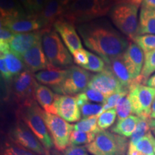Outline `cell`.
<instances>
[{"instance_id":"33","label":"cell","mask_w":155,"mask_h":155,"mask_svg":"<svg viewBox=\"0 0 155 155\" xmlns=\"http://www.w3.org/2000/svg\"><path fill=\"white\" fill-rule=\"evenodd\" d=\"M154 137L150 131L137 143L136 149L143 155L154 154Z\"/></svg>"},{"instance_id":"11","label":"cell","mask_w":155,"mask_h":155,"mask_svg":"<svg viewBox=\"0 0 155 155\" xmlns=\"http://www.w3.org/2000/svg\"><path fill=\"white\" fill-rule=\"evenodd\" d=\"M37 80L31 71L25 70L12 80L11 92L19 105L35 99V88Z\"/></svg>"},{"instance_id":"18","label":"cell","mask_w":155,"mask_h":155,"mask_svg":"<svg viewBox=\"0 0 155 155\" xmlns=\"http://www.w3.org/2000/svg\"><path fill=\"white\" fill-rule=\"evenodd\" d=\"M1 26L7 27L15 34L30 33L45 30L43 22L40 19L38 14L27 15Z\"/></svg>"},{"instance_id":"38","label":"cell","mask_w":155,"mask_h":155,"mask_svg":"<svg viewBox=\"0 0 155 155\" xmlns=\"http://www.w3.org/2000/svg\"><path fill=\"white\" fill-rule=\"evenodd\" d=\"M15 35V33L5 26H1L0 29V51L5 54L9 51V42Z\"/></svg>"},{"instance_id":"32","label":"cell","mask_w":155,"mask_h":155,"mask_svg":"<svg viewBox=\"0 0 155 155\" xmlns=\"http://www.w3.org/2000/svg\"><path fill=\"white\" fill-rule=\"evenodd\" d=\"M150 120L143 119L139 118V122L137 124V127L134 132L130 137V141H129V144L135 145L137 143L142 139L145 135L147 134L150 132Z\"/></svg>"},{"instance_id":"8","label":"cell","mask_w":155,"mask_h":155,"mask_svg":"<svg viewBox=\"0 0 155 155\" xmlns=\"http://www.w3.org/2000/svg\"><path fill=\"white\" fill-rule=\"evenodd\" d=\"M44 119L55 149L59 152H64L70 145L73 125L58 115L47 113L45 111Z\"/></svg>"},{"instance_id":"31","label":"cell","mask_w":155,"mask_h":155,"mask_svg":"<svg viewBox=\"0 0 155 155\" xmlns=\"http://www.w3.org/2000/svg\"><path fill=\"white\" fill-rule=\"evenodd\" d=\"M155 73V50L144 54V63L141 76L145 83Z\"/></svg>"},{"instance_id":"14","label":"cell","mask_w":155,"mask_h":155,"mask_svg":"<svg viewBox=\"0 0 155 155\" xmlns=\"http://www.w3.org/2000/svg\"><path fill=\"white\" fill-rule=\"evenodd\" d=\"M123 59L132 80L140 77L144 66V53L138 45L134 42H129L123 54Z\"/></svg>"},{"instance_id":"30","label":"cell","mask_w":155,"mask_h":155,"mask_svg":"<svg viewBox=\"0 0 155 155\" xmlns=\"http://www.w3.org/2000/svg\"><path fill=\"white\" fill-rule=\"evenodd\" d=\"M96 135V133L93 132L73 131L70 138L69 146H82L89 144L94 140Z\"/></svg>"},{"instance_id":"47","label":"cell","mask_w":155,"mask_h":155,"mask_svg":"<svg viewBox=\"0 0 155 155\" xmlns=\"http://www.w3.org/2000/svg\"><path fill=\"white\" fill-rule=\"evenodd\" d=\"M141 7H152L155 8V0H143Z\"/></svg>"},{"instance_id":"53","label":"cell","mask_w":155,"mask_h":155,"mask_svg":"<svg viewBox=\"0 0 155 155\" xmlns=\"http://www.w3.org/2000/svg\"><path fill=\"white\" fill-rule=\"evenodd\" d=\"M153 132H154V134L155 136V129H153Z\"/></svg>"},{"instance_id":"16","label":"cell","mask_w":155,"mask_h":155,"mask_svg":"<svg viewBox=\"0 0 155 155\" xmlns=\"http://www.w3.org/2000/svg\"><path fill=\"white\" fill-rule=\"evenodd\" d=\"M22 61L27 70L32 73L51 68L42 45V40L31 48L22 56Z\"/></svg>"},{"instance_id":"42","label":"cell","mask_w":155,"mask_h":155,"mask_svg":"<svg viewBox=\"0 0 155 155\" xmlns=\"http://www.w3.org/2000/svg\"><path fill=\"white\" fill-rule=\"evenodd\" d=\"M86 147L69 146L63 152V155H88Z\"/></svg>"},{"instance_id":"10","label":"cell","mask_w":155,"mask_h":155,"mask_svg":"<svg viewBox=\"0 0 155 155\" xmlns=\"http://www.w3.org/2000/svg\"><path fill=\"white\" fill-rule=\"evenodd\" d=\"M67 70L65 80L61 86L54 89L56 92L71 96L81 94L88 88L92 76L87 70L75 65L70 66Z\"/></svg>"},{"instance_id":"36","label":"cell","mask_w":155,"mask_h":155,"mask_svg":"<svg viewBox=\"0 0 155 155\" xmlns=\"http://www.w3.org/2000/svg\"><path fill=\"white\" fill-rule=\"evenodd\" d=\"M116 108L108 110L102 113L98 118V127L101 130H106L111 127L116 121Z\"/></svg>"},{"instance_id":"35","label":"cell","mask_w":155,"mask_h":155,"mask_svg":"<svg viewBox=\"0 0 155 155\" xmlns=\"http://www.w3.org/2000/svg\"><path fill=\"white\" fill-rule=\"evenodd\" d=\"M133 40L141 48L144 54L155 50V35H137Z\"/></svg>"},{"instance_id":"21","label":"cell","mask_w":155,"mask_h":155,"mask_svg":"<svg viewBox=\"0 0 155 155\" xmlns=\"http://www.w3.org/2000/svg\"><path fill=\"white\" fill-rule=\"evenodd\" d=\"M65 7L58 0H50L45 4L41 12L38 14L45 29H50L58 20L63 18Z\"/></svg>"},{"instance_id":"23","label":"cell","mask_w":155,"mask_h":155,"mask_svg":"<svg viewBox=\"0 0 155 155\" xmlns=\"http://www.w3.org/2000/svg\"><path fill=\"white\" fill-rule=\"evenodd\" d=\"M68 73V70L59 68H51L39 71L35 74L37 81L45 86H49L55 89L59 87L65 80Z\"/></svg>"},{"instance_id":"48","label":"cell","mask_w":155,"mask_h":155,"mask_svg":"<svg viewBox=\"0 0 155 155\" xmlns=\"http://www.w3.org/2000/svg\"><path fill=\"white\" fill-rule=\"evenodd\" d=\"M145 84L148 86L155 88V73H154V74H153L152 76H151L150 78L147 81V82L145 83Z\"/></svg>"},{"instance_id":"50","label":"cell","mask_w":155,"mask_h":155,"mask_svg":"<svg viewBox=\"0 0 155 155\" xmlns=\"http://www.w3.org/2000/svg\"><path fill=\"white\" fill-rule=\"evenodd\" d=\"M58 1L59 2L61 3L64 7H65V6H67L70 3V0H58Z\"/></svg>"},{"instance_id":"55","label":"cell","mask_w":155,"mask_h":155,"mask_svg":"<svg viewBox=\"0 0 155 155\" xmlns=\"http://www.w3.org/2000/svg\"><path fill=\"white\" fill-rule=\"evenodd\" d=\"M150 155H155V154H154H154H150Z\"/></svg>"},{"instance_id":"39","label":"cell","mask_w":155,"mask_h":155,"mask_svg":"<svg viewBox=\"0 0 155 155\" xmlns=\"http://www.w3.org/2000/svg\"><path fill=\"white\" fill-rule=\"evenodd\" d=\"M128 94H129V91H124L116 93V94H114L111 95V96H110L109 97H108L106 98L105 103L103 104V108L101 112V114L104 113V112L108 111V110L114 108V107H116L117 106L118 103L121 100V98H123L124 96H127Z\"/></svg>"},{"instance_id":"9","label":"cell","mask_w":155,"mask_h":155,"mask_svg":"<svg viewBox=\"0 0 155 155\" xmlns=\"http://www.w3.org/2000/svg\"><path fill=\"white\" fill-rule=\"evenodd\" d=\"M9 139L38 155H50L38 137L21 120L18 119L9 132Z\"/></svg>"},{"instance_id":"43","label":"cell","mask_w":155,"mask_h":155,"mask_svg":"<svg viewBox=\"0 0 155 155\" xmlns=\"http://www.w3.org/2000/svg\"><path fill=\"white\" fill-rule=\"evenodd\" d=\"M0 71H1V76L4 80L10 81L13 79V77L12 76L8 68H7L5 58H4L3 55H2V54L1 57H0Z\"/></svg>"},{"instance_id":"4","label":"cell","mask_w":155,"mask_h":155,"mask_svg":"<svg viewBox=\"0 0 155 155\" xmlns=\"http://www.w3.org/2000/svg\"><path fill=\"white\" fill-rule=\"evenodd\" d=\"M127 138L107 130L97 133L94 140L86 148L93 155H127L129 148Z\"/></svg>"},{"instance_id":"26","label":"cell","mask_w":155,"mask_h":155,"mask_svg":"<svg viewBox=\"0 0 155 155\" xmlns=\"http://www.w3.org/2000/svg\"><path fill=\"white\" fill-rule=\"evenodd\" d=\"M75 98H76L78 105L80 108L81 116L83 118L100 116L103 108V104H95L88 101L83 92L75 95Z\"/></svg>"},{"instance_id":"19","label":"cell","mask_w":155,"mask_h":155,"mask_svg":"<svg viewBox=\"0 0 155 155\" xmlns=\"http://www.w3.org/2000/svg\"><path fill=\"white\" fill-rule=\"evenodd\" d=\"M27 15H29L18 0H0L1 25Z\"/></svg>"},{"instance_id":"17","label":"cell","mask_w":155,"mask_h":155,"mask_svg":"<svg viewBox=\"0 0 155 155\" xmlns=\"http://www.w3.org/2000/svg\"><path fill=\"white\" fill-rule=\"evenodd\" d=\"M42 33L43 30L30 33L15 34L9 42V51L22 60L24 54L42 40Z\"/></svg>"},{"instance_id":"3","label":"cell","mask_w":155,"mask_h":155,"mask_svg":"<svg viewBox=\"0 0 155 155\" xmlns=\"http://www.w3.org/2000/svg\"><path fill=\"white\" fill-rule=\"evenodd\" d=\"M17 116L30 128L46 150L52 149L53 141L45 121L44 111L35 99L19 105Z\"/></svg>"},{"instance_id":"1","label":"cell","mask_w":155,"mask_h":155,"mask_svg":"<svg viewBox=\"0 0 155 155\" xmlns=\"http://www.w3.org/2000/svg\"><path fill=\"white\" fill-rule=\"evenodd\" d=\"M77 30L85 45L106 63L112 58L123 55L129 45V40L106 19L77 25Z\"/></svg>"},{"instance_id":"15","label":"cell","mask_w":155,"mask_h":155,"mask_svg":"<svg viewBox=\"0 0 155 155\" xmlns=\"http://www.w3.org/2000/svg\"><path fill=\"white\" fill-rule=\"evenodd\" d=\"M55 107L56 115L68 122H78L81 120V114L75 96L58 94Z\"/></svg>"},{"instance_id":"28","label":"cell","mask_w":155,"mask_h":155,"mask_svg":"<svg viewBox=\"0 0 155 155\" xmlns=\"http://www.w3.org/2000/svg\"><path fill=\"white\" fill-rule=\"evenodd\" d=\"M98 116L83 118L73 125V129L75 131H85V132L98 133L101 129L98 127Z\"/></svg>"},{"instance_id":"34","label":"cell","mask_w":155,"mask_h":155,"mask_svg":"<svg viewBox=\"0 0 155 155\" xmlns=\"http://www.w3.org/2000/svg\"><path fill=\"white\" fill-rule=\"evenodd\" d=\"M88 63L84 69L93 73H101L106 68V63L100 56L88 51Z\"/></svg>"},{"instance_id":"27","label":"cell","mask_w":155,"mask_h":155,"mask_svg":"<svg viewBox=\"0 0 155 155\" xmlns=\"http://www.w3.org/2000/svg\"><path fill=\"white\" fill-rule=\"evenodd\" d=\"M3 55L5 59L7 68L12 77H15L25 71V65L20 58H19L15 54L11 53L10 51L7 52Z\"/></svg>"},{"instance_id":"29","label":"cell","mask_w":155,"mask_h":155,"mask_svg":"<svg viewBox=\"0 0 155 155\" xmlns=\"http://www.w3.org/2000/svg\"><path fill=\"white\" fill-rule=\"evenodd\" d=\"M1 155H38L12 141L9 139L1 145Z\"/></svg>"},{"instance_id":"5","label":"cell","mask_w":155,"mask_h":155,"mask_svg":"<svg viewBox=\"0 0 155 155\" xmlns=\"http://www.w3.org/2000/svg\"><path fill=\"white\" fill-rule=\"evenodd\" d=\"M42 45L51 67L60 68L73 63L71 53L55 31L51 30V29L43 30Z\"/></svg>"},{"instance_id":"24","label":"cell","mask_w":155,"mask_h":155,"mask_svg":"<svg viewBox=\"0 0 155 155\" xmlns=\"http://www.w3.org/2000/svg\"><path fill=\"white\" fill-rule=\"evenodd\" d=\"M155 35V8L141 7L137 35Z\"/></svg>"},{"instance_id":"12","label":"cell","mask_w":155,"mask_h":155,"mask_svg":"<svg viewBox=\"0 0 155 155\" xmlns=\"http://www.w3.org/2000/svg\"><path fill=\"white\" fill-rule=\"evenodd\" d=\"M88 88L101 93L106 98L116 93L128 91L106 66L103 72L92 75Z\"/></svg>"},{"instance_id":"54","label":"cell","mask_w":155,"mask_h":155,"mask_svg":"<svg viewBox=\"0 0 155 155\" xmlns=\"http://www.w3.org/2000/svg\"><path fill=\"white\" fill-rule=\"evenodd\" d=\"M49 1H50V0H46V3L48 2H49Z\"/></svg>"},{"instance_id":"13","label":"cell","mask_w":155,"mask_h":155,"mask_svg":"<svg viewBox=\"0 0 155 155\" xmlns=\"http://www.w3.org/2000/svg\"><path fill=\"white\" fill-rule=\"evenodd\" d=\"M54 30L61 36L62 41L66 46L70 53L73 54L77 50L83 48L80 37L77 33L74 25L61 18L53 25Z\"/></svg>"},{"instance_id":"51","label":"cell","mask_w":155,"mask_h":155,"mask_svg":"<svg viewBox=\"0 0 155 155\" xmlns=\"http://www.w3.org/2000/svg\"><path fill=\"white\" fill-rule=\"evenodd\" d=\"M150 125L151 128H152L153 129H155V119L150 120Z\"/></svg>"},{"instance_id":"6","label":"cell","mask_w":155,"mask_h":155,"mask_svg":"<svg viewBox=\"0 0 155 155\" xmlns=\"http://www.w3.org/2000/svg\"><path fill=\"white\" fill-rule=\"evenodd\" d=\"M139 7L131 4H119L114 5L109 12L113 24L122 34L132 40L137 36Z\"/></svg>"},{"instance_id":"44","label":"cell","mask_w":155,"mask_h":155,"mask_svg":"<svg viewBox=\"0 0 155 155\" xmlns=\"http://www.w3.org/2000/svg\"><path fill=\"white\" fill-rule=\"evenodd\" d=\"M18 1L24 7L25 10L28 13V15H35L34 9V0H18Z\"/></svg>"},{"instance_id":"2","label":"cell","mask_w":155,"mask_h":155,"mask_svg":"<svg viewBox=\"0 0 155 155\" xmlns=\"http://www.w3.org/2000/svg\"><path fill=\"white\" fill-rule=\"evenodd\" d=\"M111 0H73L65 7L63 18L72 24H82L100 19L110 12Z\"/></svg>"},{"instance_id":"40","label":"cell","mask_w":155,"mask_h":155,"mask_svg":"<svg viewBox=\"0 0 155 155\" xmlns=\"http://www.w3.org/2000/svg\"><path fill=\"white\" fill-rule=\"evenodd\" d=\"M83 94H84L87 100L92 103H98V104H104L106 101V98H107L101 93L89 88L83 91Z\"/></svg>"},{"instance_id":"20","label":"cell","mask_w":155,"mask_h":155,"mask_svg":"<svg viewBox=\"0 0 155 155\" xmlns=\"http://www.w3.org/2000/svg\"><path fill=\"white\" fill-rule=\"evenodd\" d=\"M58 95L45 85L37 83L35 88V99L47 113L56 114L55 103Z\"/></svg>"},{"instance_id":"46","label":"cell","mask_w":155,"mask_h":155,"mask_svg":"<svg viewBox=\"0 0 155 155\" xmlns=\"http://www.w3.org/2000/svg\"><path fill=\"white\" fill-rule=\"evenodd\" d=\"M127 155H143V154L139 152V151L136 149V147L134 145L129 144Z\"/></svg>"},{"instance_id":"22","label":"cell","mask_w":155,"mask_h":155,"mask_svg":"<svg viewBox=\"0 0 155 155\" xmlns=\"http://www.w3.org/2000/svg\"><path fill=\"white\" fill-rule=\"evenodd\" d=\"M106 68H108L113 73L124 88L127 89L129 91V88L134 84L135 80H132L131 78L124 61L123 55L112 58L106 63Z\"/></svg>"},{"instance_id":"45","label":"cell","mask_w":155,"mask_h":155,"mask_svg":"<svg viewBox=\"0 0 155 155\" xmlns=\"http://www.w3.org/2000/svg\"><path fill=\"white\" fill-rule=\"evenodd\" d=\"M46 4V0H34V9L35 15L40 14L45 5Z\"/></svg>"},{"instance_id":"41","label":"cell","mask_w":155,"mask_h":155,"mask_svg":"<svg viewBox=\"0 0 155 155\" xmlns=\"http://www.w3.org/2000/svg\"><path fill=\"white\" fill-rule=\"evenodd\" d=\"M73 62L77 64L78 66L84 68L88 63V51L83 48L77 50L73 54Z\"/></svg>"},{"instance_id":"25","label":"cell","mask_w":155,"mask_h":155,"mask_svg":"<svg viewBox=\"0 0 155 155\" xmlns=\"http://www.w3.org/2000/svg\"><path fill=\"white\" fill-rule=\"evenodd\" d=\"M139 120V117L135 115H130L124 119L118 120L116 124L112 127L111 131L126 138L131 137L134 132Z\"/></svg>"},{"instance_id":"37","label":"cell","mask_w":155,"mask_h":155,"mask_svg":"<svg viewBox=\"0 0 155 155\" xmlns=\"http://www.w3.org/2000/svg\"><path fill=\"white\" fill-rule=\"evenodd\" d=\"M118 120H122L127 118L132 113V107L128 95L121 98L116 106Z\"/></svg>"},{"instance_id":"52","label":"cell","mask_w":155,"mask_h":155,"mask_svg":"<svg viewBox=\"0 0 155 155\" xmlns=\"http://www.w3.org/2000/svg\"><path fill=\"white\" fill-rule=\"evenodd\" d=\"M154 152L155 154V137L154 138Z\"/></svg>"},{"instance_id":"49","label":"cell","mask_w":155,"mask_h":155,"mask_svg":"<svg viewBox=\"0 0 155 155\" xmlns=\"http://www.w3.org/2000/svg\"><path fill=\"white\" fill-rule=\"evenodd\" d=\"M151 119H155V100L153 102L152 106V111H151L150 115Z\"/></svg>"},{"instance_id":"7","label":"cell","mask_w":155,"mask_h":155,"mask_svg":"<svg viewBox=\"0 0 155 155\" xmlns=\"http://www.w3.org/2000/svg\"><path fill=\"white\" fill-rule=\"evenodd\" d=\"M128 96L131 104L132 114L141 119L150 120L155 100V88L139 83L131 87Z\"/></svg>"}]
</instances>
